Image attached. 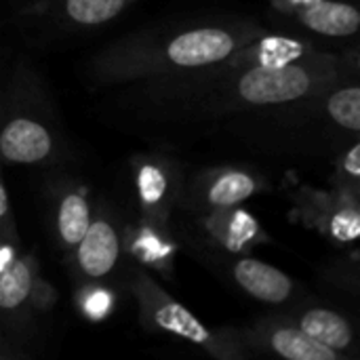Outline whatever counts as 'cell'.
I'll return each instance as SVG.
<instances>
[{
    "mask_svg": "<svg viewBox=\"0 0 360 360\" xmlns=\"http://www.w3.org/2000/svg\"><path fill=\"white\" fill-rule=\"evenodd\" d=\"M133 293L139 300L141 314L148 325L173 333L177 338H184L213 356L219 359H234L240 356V350L234 348L236 342L228 340L226 333H213L209 327H205L186 306L169 297L160 287H156L148 276L137 274L133 281Z\"/></svg>",
    "mask_w": 360,
    "mask_h": 360,
    "instance_id": "obj_1",
    "label": "cell"
},
{
    "mask_svg": "<svg viewBox=\"0 0 360 360\" xmlns=\"http://www.w3.org/2000/svg\"><path fill=\"white\" fill-rule=\"evenodd\" d=\"M331 72L316 70L310 63L287 61L270 65H253L238 80V95L253 105H272L302 99L325 80Z\"/></svg>",
    "mask_w": 360,
    "mask_h": 360,
    "instance_id": "obj_2",
    "label": "cell"
},
{
    "mask_svg": "<svg viewBox=\"0 0 360 360\" xmlns=\"http://www.w3.org/2000/svg\"><path fill=\"white\" fill-rule=\"evenodd\" d=\"M238 49V38L221 27H198L175 36L167 44V59L179 68H200L228 59Z\"/></svg>",
    "mask_w": 360,
    "mask_h": 360,
    "instance_id": "obj_3",
    "label": "cell"
},
{
    "mask_svg": "<svg viewBox=\"0 0 360 360\" xmlns=\"http://www.w3.org/2000/svg\"><path fill=\"white\" fill-rule=\"evenodd\" d=\"M74 249L80 272L91 281H97L114 270L120 259L122 243L114 224L108 217H97L91 219L89 230Z\"/></svg>",
    "mask_w": 360,
    "mask_h": 360,
    "instance_id": "obj_4",
    "label": "cell"
},
{
    "mask_svg": "<svg viewBox=\"0 0 360 360\" xmlns=\"http://www.w3.org/2000/svg\"><path fill=\"white\" fill-rule=\"evenodd\" d=\"M53 152V137L42 122L13 118L0 131V156L8 162H40Z\"/></svg>",
    "mask_w": 360,
    "mask_h": 360,
    "instance_id": "obj_5",
    "label": "cell"
},
{
    "mask_svg": "<svg viewBox=\"0 0 360 360\" xmlns=\"http://www.w3.org/2000/svg\"><path fill=\"white\" fill-rule=\"evenodd\" d=\"M236 283L255 300L266 304H283L293 293L291 278L270 264L245 257L234 266Z\"/></svg>",
    "mask_w": 360,
    "mask_h": 360,
    "instance_id": "obj_6",
    "label": "cell"
},
{
    "mask_svg": "<svg viewBox=\"0 0 360 360\" xmlns=\"http://www.w3.org/2000/svg\"><path fill=\"white\" fill-rule=\"evenodd\" d=\"M300 19L306 27L323 36H352L359 32L360 15L352 4L316 0L300 8Z\"/></svg>",
    "mask_w": 360,
    "mask_h": 360,
    "instance_id": "obj_7",
    "label": "cell"
},
{
    "mask_svg": "<svg viewBox=\"0 0 360 360\" xmlns=\"http://www.w3.org/2000/svg\"><path fill=\"white\" fill-rule=\"evenodd\" d=\"M137 196L148 221L162 224L169 215V198H171V184L167 171L158 162H141L137 167Z\"/></svg>",
    "mask_w": 360,
    "mask_h": 360,
    "instance_id": "obj_8",
    "label": "cell"
},
{
    "mask_svg": "<svg viewBox=\"0 0 360 360\" xmlns=\"http://www.w3.org/2000/svg\"><path fill=\"white\" fill-rule=\"evenodd\" d=\"M268 346L278 356L289 360H340L342 352H335L314 338H310L297 325H278L268 333Z\"/></svg>",
    "mask_w": 360,
    "mask_h": 360,
    "instance_id": "obj_9",
    "label": "cell"
},
{
    "mask_svg": "<svg viewBox=\"0 0 360 360\" xmlns=\"http://www.w3.org/2000/svg\"><path fill=\"white\" fill-rule=\"evenodd\" d=\"M38 283V266L32 257L15 255L0 268V310H17L32 300Z\"/></svg>",
    "mask_w": 360,
    "mask_h": 360,
    "instance_id": "obj_10",
    "label": "cell"
},
{
    "mask_svg": "<svg viewBox=\"0 0 360 360\" xmlns=\"http://www.w3.org/2000/svg\"><path fill=\"white\" fill-rule=\"evenodd\" d=\"M207 224L213 236L230 251H243L259 236V224L238 207L215 209Z\"/></svg>",
    "mask_w": 360,
    "mask_h": 360,
    "instance_id": "obj_11",
    "label": "cell"
},
{
    "mask_svg": "<svg viewBox=\"0 0 360 360\" xmlns=\"http://www.w3.org/2000/svg\"><path fill=\"white\" fill-rule=\"evenodd\" d=\"M300 329H304L310 338H314L316 342H321L323 346L335 350V352H344L352 346V327L350 323L340 316L333 310L327 308H310L302 314Z\"/></svg>",
    "mask_w": 360,
    "mask_h": 360,
    "instance_id": "obj_12",
    "label": "cell"
},
{
    "mask_svg": "<svg viewBox=\"0 0 360 360\" xmlns=\"http://www.w3.org/2000/svg\"><path fill=\"white\" fill-rule=\"evenodd\" d=\"M255 192H257V181L253 175L245 171L226 169L211 177V181L205 188V198L211 209H226V207H238Z\"/></svg>",
    "mask_w": 360,
    "mask_h": 360,
    "instance_id": "obj_13",
    "label": "cell"
},
{
    "mask_svg": "<svg viewBox=\"0 0 360 360\" xmlns=\"http://www.w3.org/2000/svg\"><path fill=\"white\" fill-rule=\"evenodd\" d=\"M160 224H154L150 221V226H141L133 232L131 240H129V247H131V253L152 266L154 270H165V272H171V264H173V255H175V249L171 245V240L158 230Z\"/></svg>",
    "mask_w": 360,
    "mask_h": 360,
    "instance_id": "obj_14",
    "label": "cell"
},
{
    "mask_svg": "<svg viewBox=\"0 0 360 360\" xmlns=\"http://www.w3.org/2000/svg\"><path fill=\"white\" fill-rule=\"evenodd\" d=\"M91 207L84 194L70 192L61 198L57 211V232L65 247L74 249L91 226Z\"/></svg>",
    "mask_w": 360,
    "mask_h": 360,
    "instance_id": "obj_15",
    "label": "cell"
},
{
    "mask_svg": "<svg viewBox=\"0 0 360 360\" xmlns=\"http://www.w3.org/2000/svg\"><path fill=\"white\" fill-rule=\"evenodd\" d=\"M333 211L327 217V232L338 243H354L360 234L359 205L354 198H342L338 205L331 207Z\"/></svg>",
    "mask_w": 360,
    "mask_h": 360,
    "instance_id": "obj_16",
    "label": "cell"
},
{
    "mask_svg": "<svg viewBox=\"0 0 360 360\" xmlns=\"http://www.w3.org/2000/svg\"><path fill=\"white\" fill-rule=\"evenodd\" d=\"M124 4L127 0H65V11L78 23L95 25L114 19Z\"/></svg>",
    "mask_w": 360,
    "mask_h": 360,
    "instance_id": "obj_17",
    "label": "cell"
},
{
    "mask_svg": "<svg viewBox=\"0 0 360 360\" xmlns=\"http://www.w3.org/2000/svg\"><path fill=\"white\" fill-rule=\"evenodd\" d=\"M327 110L331 114V118L348 129V131H359L360 129V89L359 86H346L335 91L329 101H327Z\"/></svg>",
    "mask_w": 360,
    "mask_h": 360,
    "instance_id": "obj_18",
    "label": "cell"
},
{
    "mask_svg": "<svg viewBox=\"0 0 360 360\" xmlns=\"http://www.w3.org/2000/svg\"><path fill=\"white\" fill-rule=\"evenodd\" d=\"M304 53L302 44L289 38H268L255 49V65H270V63H287L300 59Z\"/></svg>",
    "mask_w": 360,
    "mask_h": 360,
    "instance_id": "obj_19",
    "label": "cell"
},
{
    "mask_svg": "<svg viewBox=\"0 0 360 360\" xmlns=\"http://www.w3.org/2000/svg\"><path fill=\"white\" fill-rule=\"evenodd\" d=\"M80 310L91 321H103L114 306V293L105 287H86L80 293Z\"/></svg>",
    "mask_w": 360,
    "mask_h": 360,
    "instance_id": "obj_20",
    "label": "cell"
},
{
    "mask_svg": "<svg viewBox=\"0 0 360 360\" xmlns=\"http://www.w3.org/2000/svg\"><path fill=\"white\" fill-rule=\"evenodd\" d=\"M15 234L13 219H11V202H8V192L4 188V181L0 177V243L8 236Z\"/></svg>",
    "mask_w": 360,
    "mask_h": 360,
    "instance_id": "obj_21",
    "label": "cell"
},
{
    "mask_svg": "<svg viewBox=\"0 0 360 360\" xmlns=\"http://www.w3.org/2000/svg\"><path fill=\"white\" fill-rule=\"evenodd\" d=\"M344 173H348L352 179L360 177V148L359 143H354L346 154H344Z\"/></svg>",
    "mask_w": 360,
    "mask_h": 360,
    "instance_id": "obj_22",
    "label": "cell"
},
{
    "mask_svg": "<svg viewBox=\"0 0 360 360\" xmlns=\"http://www.w3.org/2000/svg\"><path fill=\"white\" fill-rule=\"evenodd\" d=\"M274 2L281 4V8H285V6L304 8V6H308V4H312V2H316V0H274Z\"/></svg>",
    "mask_w": 360,
    "mask_h": 360,
    "instance_id": "obj_23",
    "label": "cell"
},
{
    "mask_svg": "<svg viewBox=\"0 0 360 360\" xmlns=\"http://www.w3.org/2000/svg\"><path fill=\"white\" fill-rule=\"evenodd\" d=\"M0 359H2V354H0Z\"/></svg>",
    "mask_w": 360,
    "mask_h": 360,
    "instance_id": "obj_24",
    "label": "cell"
}]
</instances>
